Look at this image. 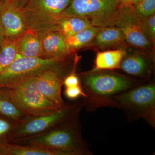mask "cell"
<instances>
[{
  "instance_id": "obj_1",
  "label": "cell",
  "mask_w": 155,
  "mask_h": 155,
  "mask_svg": "<svg viewBox=\"0 0 155 155\" xmlns=\"http://www.w3.org/2000/svg\"><path fill=\"white\" fill-rule=\"evenodd\" d=\"M85 94L82 102L87 112L105 107L116 108L114 97L141 82L114 70L91 69L78 75Z\"/></svg>"
},
{
  "instance_id": "obj_2",
  "label": "cell",
  "mask_w": 155,
  "mask_h": 155,
  "mask_svg": "<svg viewBox=\"0 0 155 155\" xmlns=\"http://www.w3.org/2000/svg\"><path fill=\"white\" fill-rule=\"evenodd\" d=\"M80 114L78 112L42 133L8 142L60 151L66 155H92L82 136Z\"/></svg>"
},
{
  "instance_id": "obj_3",
  "label": "cell",
  "mask_w": 155,
  "mask_h": 155,
  "mask_svg": "<svg viewBox=\"0 0 155 155\" xmlns=\"http://www.w3.org/2000/svg\"><path fill=\"white\" fill-rule=\"evenodd\" d=\"M39 76L23 78L0 87V94L11 100L26 117L46 115L59 109L39 90Z\"/></svg>"
},
{
  "instance_id": "obj_4",
  "label": "cell",
  "mask_w": 155,
  "mask_h": 155,
  "mask_svg": "<svg viewBox=\"0 0 155 155\" xmlns=\"http://www.w3.org/2000/svg\"><path fill=\"white\" fill-rule=\"evenodd\" d=\"M116 108L124 111L129 121L142 119L155 128V83L141 82L114 97Z\"/></svg>"
},
{
  "instance_id": "obj_5",
  "label": "cell",
  "mask_w": 155,
  "mask_h": 155,
  "mask_svg": "<svg viewBox=\"0 0 155 155\" xmlns=\"http://www.w3.org/2000/svg\"><path fill=\"white\" fill-rule=\"evenodd\" d=\"M68 64L67 59L25 58L17 54L11 66L0 75V87L23 78L40 76L49 70L57 72L64 80L70 73Z\"/></svg>"
},
{
  "instance_id": "obj_6",
  "label": "cell",
  "mask_w": 155,
  "mask_h": 155,
  "mask_svg": "<svg viewBox=\"0 0 155 155\" xmlns=\"http://www.w3.org/2000/svg\"><path fill=\"white\" fill-rule=\"evenodd\" d=\"M71 0H30L21 11L27 28L35 33L58 30V23Z\"/></svg>"
},
{
  "instance_id": "obj_7",
  "label": "cell",
  "mask_w": 155,
  "mask_h": 155,
  "mask_svg": "<svg viewBox=\"0 0 155 155\" xmlns=\"http://www.w3.org/2000/svg\"><path fill=\"white\" fill-rule=\"evenodd\" d=\"M120 5L121 0H71L61 18L83 17L90 20L93 25L109 27Z\"/></svg>"
},
{
  "instance_id": "obj_8",
  "label": "cell",
  "mask_w": 155,
  "mask_h": 155,
  "mask_svg": "<svg viewBox=\"0 0 155 155\" xmlns=\"http://www.w3.org/2000/svg\"><path fill=\"white\" fill-rule=\"evenodd\" d=\"M82 107V103L78 102L66 104L57 110L46 115L26 117L16 125L11 132L8 141L14 139L36 135L47 131L81 112Z\"/></svg>"
},
{
  "instance_id": "obj_9",
  "label": "cell",
  "mask_w": 155,
  "mask_h": 155,
  "mask_svg": "<svg viewBox=\"0 0 155 155\" xmlns=\"http://www.w3.org/2000/svg\"><path fill=\"white\" fill-rule=\"evenodd\" d=\"M141 21L136 15L132 6L121 4L114 15L112 26L120 28L126 43L148 53L154 46L143 32Z\"/></svg>"
},
{
  "instance_id": "obj_10",
  "label": "cell",
  "mask_w": 155,
  "mask_h": 155,
  "mask_svg": "<svg viewBox=\"0 0 155 155\" xmlns=\"http://www.w3.org/2000/svg\"><path fill=\"white\" fill-rule=\"evenodd\" d=\"M153 59L147 53L138 52L124 56L119 69L140 81L151 80L153 72Z\"/></svg>"
},
{
  "instance_id": "obj_11",
  "label": "cell",
  "mask_w": 155,
  "mask_h": 155,
  "mask_svg": "<svg viewBox=\"0 0 155 155\" xmlns=\"http://www.w3.org/2000/svg\"><path fill=\"white\" fill-rule=\"evenodd\" d=\"M0 25L5 41L16 42L28 30L21 11L9 2L0 12Z\"/></svg>"
},
{
  "instance_id": "obj_12",
  "label": "cell",
  "mask_w": 155,
  "mask_h": 155,
  "mask_svg": "<svg viewBox=\"0 0 155 155\" xmlns=\"http://www.w3.org/2000/svg\"><path fill=\"white\" fill-rule=\"evenodd\" d=\"M36 33L41 40L44 58L67 59L72 54L67 47L65 37L58 31Z\"/></svg>"
},
{
  "instance_id": "obj_13",
  "label": "cell",
  "mask_w": 155,
  "mask_h": 155,
  "mask_svg": "<svg viewBox=\"0 0 155 155\" xmlns=\"http://www.w3.org/2000/svg\"><path fill=\"white\" fill-rule=\"evenodd\" d=\"M37 83L39 90L48 100L59 108L66 105L61 95L63 79L57 72L51 70L45 72L39 76Z\"/></svg>"
},
{
  "instance_id": "obj_14",
  "label": "cell",
  "mask_w": 155,
  "mask_h": 155,
  "mask_svg": "<svg viewBox=\"0 0 155 155\" xmlns=\"http://www.w3.org/2000/svg\"><path fill=\"white\" fill-rule=\"evenodd\" d=\"M126 44L125 36L120 28L109 26L100 31L87 47L104 50L119 47Z\"/></svg>"
},
{
  "instance_id": "obj_15",
  "label": "cell",
  "mask_w": 155,
  "mask_h": 155,
  "mask_svg": "<svg viewBox=\"0 0 155 155\" xmlns=\"http://www.w3.org/2000/svg\"><path fill=\"white\" fill-rule=\"evenodd\" d=\"M17 52L25 58H43L41 39L34 31L28 29L16 41Z\"/></svg>"
},
{
  "instance_id": "obj_16",
  "label": "cell",
  "mask_w": 155,
  "mask_h": 155,
  "mask_svg": "<svg viewBox=\"0 0 155 155\" xmlns=\"http://www.w3.org/2000/svg\"><path fill=\"white\" fill-rule=\"evenodd\" d=\"M0 155H66L60 151L11 143L0 139Z\"/></svg>"
},
{
  "instance_id": "obj_17",
  "label": "cell",
  "mask_w": 155,
  "mask_h": 155,
  "mask_svg": "<svg viewBox=\"0 0 155 155\" xmlns=\"http://www.w3.org/2000/svg\"><path fill=\"white\" fill-rule=\"evenodd\" d=\"M126 51L122 48L107 50L97 53L93 69L98 70H115L119 69L120 64Z\"/></svg>"
},
{
  "instance_id": "obj_18",
  "label": "cell",
  "mask_w": 155,
  "mask_h": 155,
  "mask_svg": "<svg viewBox=\"0 0 155 155\" xmlns=\"http://www.w3.org/2000/svg\"><path fill=\"white\" fill-rule=\"evenodd\" d=\"M103 28L92 25L74 35L65 37L67 47L71 54L81 48L87 47L97 34Z\"/></svg>"
},
{
  "instance_id": "obj_19",
  "label": "cell",
  "mask_w": 155,
  "mask_h": 155,
  "mask_svg": "<svg viewBox=\"0 0 155 155\" xmlns=\"http://www.w3.org/2000/svg\"><path fill=\"white\" fill-rule=\"evenodd\" d=\"M93 25L90 20L78 17H62L58 21V30L65 37L74 35Z\"/></svg>"
},
{
  "instance_id": "obj_20",
  "label": "cell",
  "mask_w": 155,
  "mask_h": 155,
  "mask_svg": "<svg viewBox=\"0 0 155 155\" xmlns=\"http://www.w3.org/2000/svg\"><path fill=\"white\" fill-rule=\"evenodd\" d=\"M0 116L12 120L17 124L26 116L7 97L0 94Z\"/></svg>"
},
{
  "instance_id": "obj_21",
  "label": "cell",
  "mask_w": 155,
  "mask_h": 155,
  "mask_svg": "<svg viewBox=\"0 0 155 155\" xmlns=\"http://www.w3.org/2000/svg\"><path fill=\"white\" fill-rule=\"evenodd\" d=\"M17 54L16 42H4L0 49V75L11 66Z\"/></svg>"
},
{
  "instance_id": "obj_22",
  "label": "cell",
  "mask_w": 155,
  "mask_h": 155,
  "mask_svg": "<svg viewBox=\"0 0 155 155\" xmlns=\"http://www.w3.org/2000/svg\"><path fill=\"white\" fill-rule=\"evenodd\" d=\"M132 6L136 15L141 21L155 14V0H141Z\"/></svg>"
},
{
  "instance_id": "obj_23",
  "label": "cell",
  "mask_w": 155,
  "mask_h": 155,
  "mask_svg": "<svg viewBox=\"0 0 155 155\" xmlns=\"http://www.w3.org/2000/svg\"><path fill=\"white\" fill-rule=\"evenodd\" d=\"M141 28L153 45L155 43V14L141 21Z\"/></svg>"
},
{
  "instance_id": "obj_24",
  "label": "cell",
  "mask_w": 155,
  "mask_h": 155,
  "mask_svg": "<svg viewBox=\"0 0 155 155\" xmlns=\"http://www.w3.org/2000/svg\"><path fill=\"white\" fill-rule=\"evenodd\" d=\"M17 124L12 120L0 116V139L8 141L11 132Z\"/></svg>"
},
{
  "instance_id": "obj_25",
  "label": "cell",
  "mask_w": 155,
  "mask_h": 155,
  "mask_svg": "<svg viewBox=\"0 0 155 155\" xmlns=\"http://www.w3.org/2000/svg\"><path fill=\"white\" fill-rule=\"evenodd\" d=\"M77 64L73 67L72 71L65 77L63 80V85L65 87H73L80 86V81L78 75L75 73V68Z\"/></svg>"
},
{
  "instance_id": "obj_26",
  "label": "cell",
  "mask_w": 155,
  "mask_h": 155,
  "mask_svg": "<svg viewBox=\"0 0 155 155\" xmlns=\"http://www.w3.org/2000/svg\"><path fill=\"white\" fill-rule=\"evenodd\" d=\"M64 94L67 98L70 100H75L81 96L82 98L85 97V94L82 90L81 85L73 87H66Z\"/></svg>"
},
{
  "instance_id": "obj_27",
  "label": "cell",
  "mask_w": 155,
  "mask_h": 155,
  "mask_svg": "<svg viewBox=\"0 0 155 155\" xmlns=\"http://www.w3.org/2000/svg\"><path fill=\"white\" fill-rule=\"evenodd\" d=\"M29 1L30 0H11L9 3L16 8L21 11Z\"/></svg>"
},
{
  "instance_id": "obj_28",
  "label": "cell",
  "mask_w": 155,
  "mask_h": 155,
  "mask_svg": "<svg viewBox=\"0 0 155 155\" xmlns=\"http://www.w3.org/2000/svg\"><path fill=\"white\" fill-rule=\"evenodd\" d=\"M8 2L6 1H2L0 0V12L2 11V9L5 6V5ZM5 41V38L4 36V33L2 27L0 25V49L2 46V45L4 44V42Z\"/></svg>"
},
{
  "instance_id": "obj_29",
  "label": "cell",
  "mask_w": 155,
  "mask_h": 155,
  "mask_svg": "<svg viewBox=\"0 0 155 155\" xmlns=\"http://www.w3.org/2000/svg\"><path fill=\"white\" fill-rule=\"evenodd\" d=\"M141 0H121V3L125 5L133 6Z\"/></svg>"
},
{
  "instance_id": "obj_30",
  "label": "cell",
  "mask_w": 155,
  "mask_h": 155,
  "mask_svg": "<svg viewBox=\"0 0 155 155\" xmlns=\"http://www.w3.org/2000/svg\"><path fill=\"white\" fill-rule=\"evenodd\" d=\"M2 1H7V2H9V0H2Z\"/></svg>"
}]
</instances>
